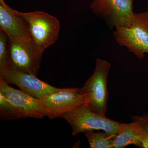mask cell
<instances>
[{"mask_svg": "<svg viewBox=\"0 0 148 148\" xmlns=\"http://www.w3.org/2000/svg\"><path fill=\"white\" fill-rule=\"evenodd\" d=\"M115 40L126 48L138 59L148 53V12L134 13L132 22L127 27H119L113 33Z\"/></svg>", "mask_w": 148, "mask_h": 148, "instance_id": "7a4b0ae2", "label": "cell"}, {"mask_svg": "<svg viewBox=\"0 0 148 148\" xmlns=\"http://www.w3.org/2000/svg\"><path fill=\"white\" fill-rule=\"evenodd\" d=\"M134 0H92L90 8L92 13L103 19L111 29L127 27L132 22L135 12Z\"/></svg>", "mask_w": 148, "mask_h": 148, "instance_id": "8992f818", "label": "cell"}, {"mask_svg": "<svg viewBox=\"0 0 148 148\" xmlns=\"http://www.w3.org/2000/svg\"><path fill=\"white\" fill-rule=\"evenodd\" d=\"M129 145H134L142 148L141 143L135 133L132 122L121 123L119 130L114 141V148H124Z\"/></svg>", "mask_w": 148, "mask_h": 148, "instance_id": "8fae6325", "label": "cell"}, {"mask_svg": "<svg viewBox=\"0 0 148 148\" xmlns=\"http://www.w3.org/2000/svg\"><path fill=\"white\" fill-rule=\"evenodd\" d=\"M60 118L70 125L73 136L87 130H101L116 135L121 123L92 112L84 104L64 114Z\"/></svg>", "mask_w": 148, "mask_h": 148, "instance_id": "277c9868", "label": "cell"}, {"mask_svg": "<svg viewBox=\"0 0 148 148\" xmlns=\"http://www.w3.org/2000/svg\"><path fill=\"white\" fill-rule=\"evenodd\" d=\"M111 64L108 61L97 58L94 72L81 88L86 95L84 104L90 110L106 116L108 100V79Z\"/></svg>", "mask_w": 148, "mask_h": 148, "instance_id": "6da1fadb", "label": "cell"}, {"mask_svg": "<svg viewBox=\"0 0 148 148\" xmlns=\"http://www.w3.org/2000/svg\"><path fill=\"white\" fill-rule=\"evenodd\" d=\"M0 118L3 121L24 119L20 112L0 92Z\"/></svg>", "mask_w": 148, "mask_h": 148, "instance_id": "5bb4252c", "label": "cell"}, {"mask_svg": "<svg viewBox=\"0 0 148 148\" xmlns=\"http://www.w3.org/2000/svg\"><path fill=\"white\" fill-rule=\"evenodd\" d=\"M0 30L11 40L32 38L27 21L4 0H0Z\"/></svg>", "mask_w": 148, "mask_h": 148, "instance_id": "30bf717a", "label": "cell"}, {"mask_svg": "<svg viewBox=\"0 0 148 148\" xmlns=\"http://www.w3.org/2000/svg\"><path fill=\"white\" fill-rule=\"evenodd\" d=\"M14 11L27 21L32 39L40 52L43 53L58 39L60 24L54 16L40 11L23 12L14 10Z\"/></svg>", "mask_w": 148, "mask_h": 148, "instance_id": "3957f363", "label": "cell"}, {"mask_svg": "<svg viewBox=\"0 0 148 148\" xmlns=\"http://www.w3.org/2000/svg\"><path fill=\"white\" fill-rule=\"evenodd\" d=\"M36 76L11 68L0 74V77L8 84L15 85L21 90L38 99L64 89L52 86Z\"/></svg>", "mask_w": 148, "mask_h": 148, "instance_id": "ba28073f", "label": "cell"}, {"mask_svg": "<svg viewBox=\"0 0 148 148\" xmlns=\"http://www.w3.org/2000/svg\"><path fill=\"white\" fill-rule=\"evenodd\" d=\"M86 95L81 88H64L63 90L46 95L40 99L46 116L51 119L60 117L64 114L85 104Z\"/></svg>", "mask_w": 148, "mask_h": 148, "instance_id": "52a82bcc", "label": "cell"}, {"mask_svg": "<svg viewBox=\"0 0 148 148\" xmlns=\"http://www.w3.org/2000/svg\"><path fill=\"white\" fill-rule=\"evenodd\" d=\"M42 53L32 38L8 40L9 62L12 69L36 76Z\"/></svg>", "mask_w": 148, "mask_h": 148, "instance_id": "5b68a950", "label": "cell"}, {"mask_svg": "<svg viewBox=\"0 0 148 148\" xmlns=\"http://www.w3.org/2000/svg\"><path fill=\"white\" fill-rule=\"evenodd\" d=\"M10 68L8 58V38L3 31L0 30V74Z\"/></svg>", "mask_w": 148, "mask_h": 148, "instance_id": "9a60e30c", "label": "cell"}, {"mask_svg": "<svg viewBox=\"0 0 148 148\" xmlns=\"http://www.w3.org/2000/svg\"><path fill=\"white\" fill-rule=\"evenodd\" d=\"M87 138L90 148H114V141L116 135L103 132L87 130L83 132Z\"/></svg>", "mask_w": 148, "mask_h": 148, "instance_id": "7c38bea8", "label": "cell"}, {"mask_svg": "<svg viewBox=\"0 0 148 148\" xmlns=\"http://www.w3.org/2000/svg\"><path fill=\"white\" fill-rule=\"evenodd\" d=\"M0 92L20 112L24 118L42 119L46 116L40 99L12 87L1 77Z\"/></svg>", "mask_w": 148, "mask_h": 148, "instance_id": "9c48e42d", "label": "cell"}, {"mask_svg": "<svg viewBox=\"0 0 148 148\" xmlns=\"http://www.w3.org/2000/svg\"><path fill=\"white\" fill-rule=\"evenodd\" d=\"M130 118L142 148H148V113L141 116L132 115Z\"/></svg>", "mask_w": 148, "mask_h": 148, "instance_id": "4fadbf2b", "label": "cell"}]
</instances>
